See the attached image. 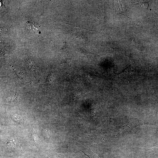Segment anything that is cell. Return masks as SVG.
<instances>
[{
	"label": "cell",
	"instance_id": "obj_1",
	"mask_svg": "<svg viewBox=\"0 0 158 158\" xmlns=\"http://www.w3.org/2000/svg\"><path fill=\"white\" fill-rule=\"evenodd\" d=\"M134 70V68L132 67L131 65H130L127 67L126 68L122 71L121 72L123 73L128 74V75L133 72Z\"/></svg>",
	"mask_w": 158,
	"mask_h": 158
}]
</instances>
